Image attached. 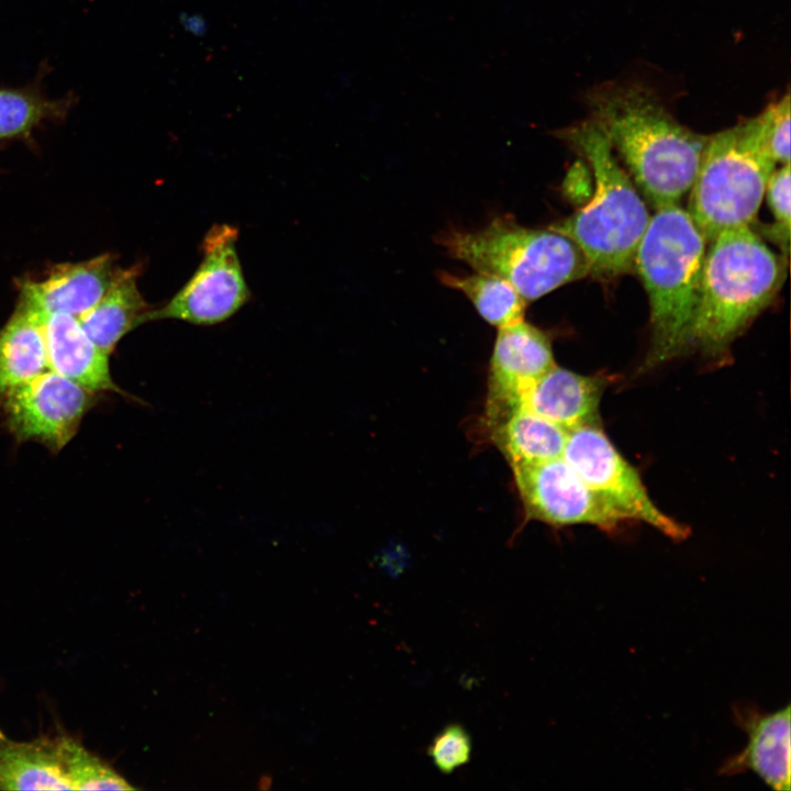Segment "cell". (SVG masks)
<instances>
[{"label":"cell","instance_id":"cell-19","mask_svg":"<svg viewBox=\"0 0 791 791\" xmlns=\"http://www.w3.org/2000/svg\"><path fill=\"white\" fill-rule=\"evenodd\" d=\"M1 790H69L60 755V737L0 742Z\"/></svg>","mask_w":791,"mask_h":791},{"label":"cell","instance_id":"cell-3","mask_svg":"<svg viewBox=\"0 0 791 791\" xmlns=\"http://www.w3.org/2000/svg\"><path fill=\"white\" fill-rule=\"evenodd\" d=\"M706 241L678 203L655 209L634 256L650 307L654 366L692 347Z\"/></svg>","mask_w":791,"mask_h":791},{"label":"cell","instance_id":"cell-1","mask_svg":"<svg viewBox=\"0 0 791 791\" xmlns=\"http://www.w3.org/2000/svg\"><path fill=\"white\" fill-rule=\"evenodd\" d=\"M589 120L609 141L654 208L678 203L697 174L708 136L681 124L642 85L608 82L586 97Z\"/></svg>","mask_w":791,"mask_h":791},{"label":"cell","instance_id":"cell-22","mask_svg":"<svg viewBox=\"0 0 791 791\" xmlns=\"http://www.w3.org/2000/svg\"><path fill=\"white\" fill-rule=\"evenodd\" d=\"M63 768L69 790H132L101 758L69 737H60Z\"/></svg>","mask_w":791,"mask_h":791},{"label":"cell","instance_id":"cell-5","mask_svg":"<svg viewBox=\"0 0 791 791\" xmlns=\"http://www.w3.org/2000/svg\"><path fill=\"white\" fill-rule=\"evenodd\" d=\"M438 243L474 270L509 281L528 302L589 275L580 248L552 229H532L510 216L492 219L476 231L448 229Z\"/></svg>","mask_w":791,"mask_h":791},{"label":"cell","instance_id":"cell-26","mask_svg":"<svg viewBox=\"0 0 791 791\" xmlns=\"http://www.w3.org/2000/svg\"><path fill=\"white\" fill-rule=\"evenodd\" d=\"M180 22L182 26L193 35L202 36L207 33L208 25L201 15L182 13L180 15Z\"/></svg>","mask_w":791,"mask_h":791},{"label":"cell","instance_id":"cell-8","mask_svg":"<svg viewBox=\"0 0 791 791\" xmlns=\"http://www.w3.org/2000/svg\"><path fill=\"white\" fill-rule=\"evenodd\" d=\"M562 458L595 493L617 508L627 520L642 521L680 541L688 528L659 510L632 465L613 446L600 425L568 432Z\"/></svg>","mask_w":791,"mask_h":791},{"label":"cell","instance_id":"cell-14","mask_svg":"<svg viewBox=\"0 0 791 791\" xmlns=\"http://www.w3.org/2000/svg\"><path fill=\"white\" fill-rule=\"evenodd\" d=\"M48 369L93 391L122 392L110 372L109 355L88 336L75 316L42 314Z\"/></svg>","mask_w":791,"mask_h":791},{"label":"cell","instance_id":"cell-24","mask_svg":"<svg viewBox=\"0 0 791 791\" xmlns=\"http://www.w3.org/2000/svg\"><path fill=\"white\" fill-rule=\"evenodd\" d=\"M426 754L441 773L452 775L470 761L471 736L460 724L446 725L433 737Z\"/></svg>","mask_w":791,"mask_h":791},{"label":"cell","instance_id":"cell-25","mask_svg":"<svg viewBox=\"0 0 791 791\" xmlns=\"http://www.w3.org/2000/svg\"><path fill=\"white\" fill-rule=\"evenodd\" d=\"M790 164L781 165L770 175L765 194L775 218V224L766 229L771 237L788 254L790 238Z\"/></svg>","mask_w":791,"mask_h":791},{"label":"cell","instance_id":"cell-17","mask_svg":"<svg viewBox=\"0 0 791 791\" xmlns=\"http://www.w3.org/2000/svg\"><path fill=\"white\" fill-rule=\"evenodd\" d=\"M487 424L511 468L562 457L568 431L528 409H514Z\"/></svg>","mask_w":791,"mask_h":791},{"label":"cell","instance_id":"cell-9","mask_svg":"<svg viewBox=\"0 0 791 791\" xmlns=\"http://www.w3.org/2000/svg\"><path fill=\"white\" fill-rule=\"evenodd\" d=\"M93 391L48 369L0 400L9 431L53 452L76 435L93 403Z\"/></svg>","mask_w":791,"mask_h":791},{"label":"cell","instance_id":"cell-2","mask_svg":"<svg viewBox=\"0 0 791 791\" xmlns=\"http://www.w3.org/2000/svg\"><path fill=\"white\" fill-rule=\"evenodd\" d=\"M554 135L586 158L593 174L594 192L584 207L549 229L580 248L594 277L612 279L631 271L650 219L637 187L589 119L555 131Z\"/></svg>","mask_w":791,"mask_h":791},{"label":"cell","instance_id":"cell-13","mask_svg":"<svg viewBox=\"0 0 791 791\" xmlns=\"http://www.w3.org/2000/svg\"><path fill=\"white\" fill-rule=\"evenodd\" d=\"M735 722L746 732L748 743L728 758L718 770L721 776L753 771L771 789L790 790V706L762 714L754 708L737 706Z\"/></svg>","mask_w":791,"mask_h":791},{"label":"cell","instance_id":"cell-16","mask_svg":"<svg viewBox=\"0 0 791 791\" xmlns=\"http://www.w3.org/2000/svg\"><path fill=\"white\" fill-rule=\"evenodd\" d=\"M48 370L41 313L19 297L0 327V400Z\"/></svg>","mask_w":791,"mask_h":791},{"label":"cell","instance_id":"cell-27","mask_svg":"<svg viewBox=\"0 0 791 791\" xmlns=\"http://www.w3.org/2000/svg\"><path fill=\"white\" fill-rule=\"evenodd\" d=\"M4 739H7V737L4 736V734L2 733V731L0 729V742H2V740H4Z\"/></svg>","mask_w":791,"mask_h":791},{"label":"cell","instance_id":"cell-4","mask_svg":"<svg viewBox=\"0 0 791 791\" xmlns=\"http://www.w3.org/2000/svg\"><path fill=\"white\" fill-rule=\"evenodd\" d=\"M706 247L692 347L724 353L766 309L784 279V261L750 226L727 230Z\"/></svg>","mask_w":791,"mask_h":791},{"label":"cell","instance_id":"cell-11","mask_svg":"<svg viewBox=\"0 0 791 791\" xmlns=\"http://www.w3.org/2000/svg\"><path fill=\"white\" fill-rule=\"evenodd\" d=\"M555 365L550 339L541 328L524 320L499 327L490 361L487 421L517 409Z\"/></svg>","mask_w":791,"mask_h":791},{"label":"cell","instance_id":"cell-18","mask_svg":"<svg viewBox=\"0 0 791 791\" xmlns=\"http://www.w3.org/2000/svg\"><path fill=\"white\" fill-rule=\"evenodd\" d=\"M137 266L121 269L104 296L78 320L91 341L109 356L134 327L146 323L149 304L137 286Z\"/></svg>","mask_w":791,"mask_h":791},{"label":"cell","instance_id":"cell-15","mask_svg":"<svg viewBox=\"0 0 791 791\" xmlns=\"http://www.w3.org/2000/svg\"><path fill=\"white\" fill-rule=\"evenodd\" d=\"M606 380L555 365L523 397L525 408L566 431L599 425V405Z\"/></svg>","mask_w":791,"mask_h":791},{"label":"cell","instance_id":"cell-10","mask_svg":"<svg viewBox=\"0 0 791 791\" xmlns=\"http://www.w3.org/2000/svg\"><path fill=\"white\" fill-rule=\"evenodd\" d=\"M528 520L564 526L589 524L615 528L626 516L595 493L562 458L512 468Z\"/></svg>","mask_w":791,"mask_h":791},{"label":"cell","instance_id":"cell-12","mask_svg":"<svg viewBox=\"0 0 791 791\" xmlns=\"http://www.w3.org/2000/svg\"><path fill=\"white\" fill-rule=\"evenodd\" d=\"M122 268L112 254L78 263L57 264L41 280H24L20 298L42 314L63 313L79 319L108 291Z\"/></svg>","mask_w":791,"mask_h":791},{"label":"cell","instance_id":"cell-23","mask_svg":"<svg viewBox=\"0 0 791 791\" xmlns=\"http://www.w3.org/2000/svg\"><path fill=\"white\" fill-rule=\"evenodd\" d=\"M749 120L764 153L776 165L790 164L789 92Z\"/></svg>","mask_w":791,"mask_h":791},{"label":"cell","instance_id":"cell-6","mask_svg":"<svg viewBox=\"0 0 791 791\" xmlns=\"http://www.w3.org/2000/svg\"><path fill=\"white\" fill-rule=\"evenodd\" d=\"M775 167L749 119L708 136L687 210L706 243L754 223Z\"/></svg>","mask_w":791,"mask_h":791},{"label":"cell","instance_id":"cell-20","mask_svg":"<svg viewBox=\"0 0 791 791\" xmlns=\"http://www.w3.org/2000/svg\"><path fill=\"white\" fill-rule=\"evenodd\" d=\"M445 286L463 292L489 324L499 327L524 320L527 301L505 279L476 271L469 276L441 272Z\"/></svg>","mask_w":791,"mask_h":791},{"label":"cell","instance_id":"cell-21","mask_svg":"<svg viewBox=\"0 0 791 791\" xmlns=\"http://www.w3.org/2000/svg\"><path fill=\"white\" fill-rule=\"evenodd\" d=\"M68 105L34 89L0 88V140L26 137L41 122L62 118Z\"/></svg>","mask_w":791,"mask_h":791},{"label":"cell","instance_id":"cell-7","mask_svg":"<svg viewBox=\"0 0 791 791\" xmlns=\"http://www.w3.org/2000/svg\"><path fill=\"white\" fill-rule=\"evenodd\" d=\"M238 229L214 224L202 241V258L182 288L159 309H151L146 322L179 320L214 325L233 316L249 299L237 253Z\"/></svg>","mask_w":791,"mask_h":791}]
</instances>
